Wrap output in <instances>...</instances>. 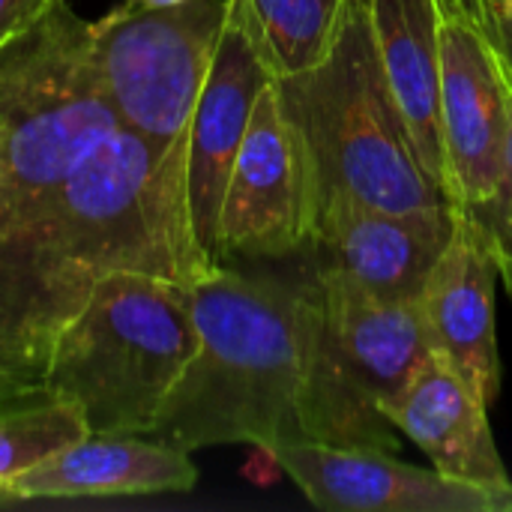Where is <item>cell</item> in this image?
Masks as SVG:
<instances>
[{
    "label": "cell",
    "mask_w": 512,
    "mask_h": 512,
    "mask_svg": "<svg viewBox=\"0 0 512 512\" xmlns=\"http://www.w3.org/2000/svg\"><path fill=\"white\" fill-rule=\"evenodd\" d=\"M198 351L147 438L186 453L249 444L399 450V432L342 372L312 276L219 264L189 288Z\"/></svg>",
    "instance_id": "1"
},
{
    "label": "cell",
    "mask_w": 512,
    "mask_h": 512,
    "mask_svg": "<svg viewBox=\"0 0 512 512\" xmlns=\"http://www.w3.org/2000/svg\"><path fill=\"white\" fill-rule=\"evenodd\" d=\"M273 84L309 159L315 213L330 198L399 213L450 204L414 150L366 0L345 3L336 39L315 66Z\"/></svg>",
    "instance_id": "2"
},
{
    "label": "cell",
    "mask_w": 512,
    "mask_h": 512,
    "mask_svg": "<svg viewBox=\"0 0 512 512\" xmlns=\"http://www.w3.org/2000/svg\"><path fill=\"white\" fill-rule=\"evenodd\" d=\"M195 351L186 285L105 270L51 342L45 393L78 405L90 435H150Z\"/></svg>",
    "instance_id": "3"
},
{
    "label": "cell",
    "mask_w": 512,
    "mask_h": 512,
    "mask_svg": "<svg viewBox=\"0 0 512 512\" xmlns=\"http://www.w3.org/2000/svg\"><path fill=\"white\" fill-rule=\"evenodd\" d=\"M90 24L54 0L0 45V237L120 126L93 66Z\"/></svg>",
    "instance_id": "4"
},
{
    "label": "cell",
    "mask_w": 512,
    "mask_h": 512,
    "mask_svg": "<svg viewBox=\"0 0 512 512\" xmlns=\"http://www.w3.org/2000/svg\"><path fill=\"white\" fill-rule=\"evenodd\" d=\"M225 15L228 0H189L168 9L120 3L90 24L93 66L120 126L171 162L186 165L192 111Z\"/></svg>",
    "instance_id": "5"
},
{
    "label": "cell",
    "mask_w": 512,
    "mask_h": 512,
    "mask_svg": "<svg viewBox=\"0 0 512 512\" xmlns=\"http://www.w3.org/2000/svg\"><path fill=\"white\" fill-rule=\"evenodd\" d=\"M315 183L297 129L270 81L237 150L219 216V261H276L309 252Z\"/></svg>",
    "instance_id": "6"
},
{
    "label": "cell",
    "mask_w": 512,
    "mask_h": 512,
    "mask_svg": "<svg viewBox=\"0 0 512 512\" xmlns=\"http://www.w3.org/2000/svg\"><path fill=\"white\" fill-rule=\"evenodd\" d=\"M447 201L480 204L501 168L507 105L486 0H435Z\"/></svg>",
    "instance_id": "7"
},
{
    "label": "cell",
    "mask_w": 512,
    "mask_h": 512,
    "mask_svg": "<svg viewBox=\"0 0 512 512\" xmlns=\"http://www.w3.org/2000/svg\"><path fill=\"white\" fill-rule=\"evenodd\" d=\"M273 81L240 0H228L225 27L189 123L186 183L195 240L213 264L219 261V216L225 186L246 138L255 102Z\"/></svg>",
    "instance_id": "8"
},
{
    "label": "cell",
    "mask_w": 512,
    "mask_h": 512,
    "mask_svg": "<svg viewBox=\"0 0 512 512\" xmlns=\"http://www.w3.org/2000/svg\"><path fill=\"white\" fill-rule=\"evenodd\" d=\"M453 225L456 204L399 213L330 198L315 213L309 252L321 267L348 273L378 297L417 300Z\"/></svg>",
    "instance_id": "9"
},
{
    "label": "cell",
    "mask_w": 512,
    "mask_h": 512,
    "mask_svg": "<svg viewBox=\"0 0 512 512\" xmlns=\"http://www.w3.org/2000/svg\"><path fill=\"white\" fill-rule=\"evenodd\" d=\"M282 471L327 512H498V498L438 468H417L381 450L327 444L273 447Z\"/></svg>",
    "instance_id": "10"
},
{
    "label": "cell",
    "mask_w": 512,
    "mask_h": 512,
    "mask_svg": "<svg viewBox=\"0 0 512 512\" xmlns=\"http://www.w3.org/2000/svg\"><path fill=\"white\" fill-rule=\"evenodd\" d=\"M498 279V264L483 228L465 207H456L450 243L417 300L432 354L456 369L489 408L501 393V351L495 324Z\"/></svg>",
    "instance_id": "11"
},
{
    "label": "cell",
    "mask_w": 512,
    "mask_h": 512,
    "mask_svg": "<svg viewBox=\"0 0 512 512\" xmlns=\"http://www.w3.org/2000/svg\"><path fill=\"white\" fill-rule=\"evenodd\" d=\"M312 282L321 300L330 348L375 408L408 387L432 357L420 300H387L348 273L315 264Z\"/></svg>",
    "instance_id": "12"
},
{
    "label": "cell",
    "mask_w": 512,
    "mask_h": 512,
    "mask_svg": "<svg viewBox=\"0 0 512 512\" xmlns=\"http://www.w3.org/2000/svg\"><path fill=\"white\" fill-rule=\"evenodd\" d=\"M198 486L192 453L147 435H84L0 489V507L30 501L186 495Z\"/></svg>",
    "instance_id": "13"
},
{
    "label": "cell",
    "mask_w": 512,
    "mask_h": 512,
    "mask_svg": "<svg viewBox=\"0 0 512 512\" xmlns=\"http://www.w3.org/2000/svg\"><path fill=\"white\" fill-rule=\"evenodd\" d=\"M378 411L399 435L414 441L438 471L489 489L501 512V498L512 480L495 444L489 405L438 354L420 366L402 393L381 402Z\"/></svg>",
    "instance_id": "14"
},
{
    "label": "cell",
    "mask_w": 512,
    "mask_h": 512,
    "mask_svg": "<svg viewBox=\"0 0 512 512\" xmlns=\"http://www.w3.org/2000/svg\"><path fill=\"white\" fill-rule=\"evenodd\" d=\"M378 57L429 177L447 186L435 0H366ZM447 195V192H444Z\"/></svg>",
    "instance_id": "15"
},
{
    "label": "cell",
    "mask_w": 512,
    "mask_h": 512,
    "mask_svg": "<svg viewBox=\"0 0 512 512\" xmlns=\"http://www.w3.org/2000/svg\"><path fill=\"white\" fill-rule=\"evenodd\" d=\"M273 78L315 66L336 39L348 0H240Z\"/></svg>",
    "instance_id": "16"
},
{
    "label": "cell",
    "mask_w": 512,
    "mask_h": 512,
    "mask_svg": "<svg viewBox=\"0 0 512 512\" xmlns=\"http://www.w3.org/2000/svg\"><path fill=\"white\" fill-rule=\"evenodd\" d=\"M84 435H90L84 414L66 399L45 393L0 405V489L12 477Z\"/></svg>",
    "instance_id": "17"
},
{
    "label": "cell",
    "mask_w": 512,
    "mask_h": 512,
    "mask_svg": "<svg viewBox=\"0 0 512 512\" xmlns=\"http://www.w3.org/2000/svg\"><path fill=\"white\" fill-rule=\"evenodd\" d=\"M498 63H501L504 105H507V132H504V147H501V168H498V180H495L492 192L480 204L465 207V210L483 228L489 249H492V258L498 264V276L512 297V66L504 60L501 48H498Z\"/></svg>",
    "instance_id": "18"
},
{
    "label": "cell",
    "mask_w": 512,
    "mask_h": 512,
    "mask_svg": "<svg viewBox=\"0 0 512 512\" xmlns=\"http://www.w3.org/2000/svg\"><path fill=\"white\" fill-rule=\"evenodd\" d=\"M54 336L0 315V405L45 396V360Z\"/></svg>",
    "instance_id": "19"
},
{
    "label": "cell",
    "mask_w": 512,
    "mask_h": 512,
    "mask_svg": "<svg viewBox=\"0 0 512 512\" xmlns=\"http://www.w3.org/2000/svg\"><path fill=\"white\" fill-rule=\"evenodd\" d=\"M51 3L54 0H0V45L27 30L39 15L48 12Z\"/></svg>",
    "instance_id": "20"
},
{
    "label": "cell",
    "mask_w": 512,
    "mask_h": 512,
    "mask_svg": "<svg viewBox=\"0 0 512 512\" xmlns=\"http://www.w3.org/2000/svg\"><path fill=\"white\" fill-rule=\"evenodd\" d=\"M486 12H489L495 42L504 60L512 66V0H486Z\"/></svg>",
    "instance_id": "21"
},
{
    "label": "cell",
    "mask_w": 512,
    "mask_h": 512,
    "mask_svg": "<svg viewBox=\"0 0 512 512\" xmlns=\"http://www.w3.org/2000/svg\"><path fill=\"white\" fill-rule=\"evenodd\" d=\"M123 3L144 6V9H168V6H180V3H189V0H123Z\"/></svg>",
    "instance_id": "22"
},
{
    "label": "cell",
    "mask_w": 512,
    "mask_h": 512,
    "mask_svg": "<svg viewBox=\"0 0 512 512\" xmlns=\"http://www.w3.org/2000/svg\"><path fill=\"white\" fill-rule=\"evenodd\" d=\"M501 512H512V486L507 489V495L501 498Z\"/></svg>",
    "instance_id": "23"
}]
</instances>
